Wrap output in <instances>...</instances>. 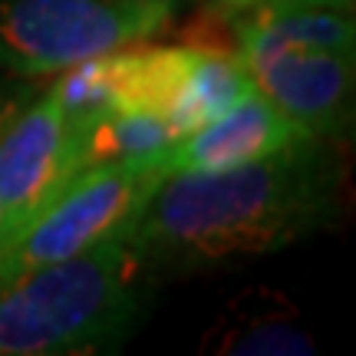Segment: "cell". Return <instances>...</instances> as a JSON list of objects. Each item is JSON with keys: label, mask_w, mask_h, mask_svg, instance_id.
Returning a JSON list of instances; mask_svg holds the SVG:
<instances>
[{"label": "cell", "mask_w": 356, "mask_h": 356, "mask_svg": "<svg viewBox=\"0 0 356 356\" xmlns=\"http://www.w3.org/2000/svg\"><path fill=\"white\" fill-rule=\"evenodd\" d=\"M79 132L83 129L66 119L50 89L0 126V211L7 221V248L66 178L83 168Z\"/></svg>", "instance_id": "cell-6"}, {"label": "cell", "mask_w": 356, "mask_h": 356, "mask_svg": "<svg viewBox=\"0 0 356 356\" xmlns=\"http://www.w3.org/2000/svg\"><path fill=\"white\" fill-rule=\"evenodd\" d=\"M238 53L254 89L307 136L343 142L353 129V10L261 0L238 26Z\"/></svg>", "instance_id": "cell-3"}, {"label": "cell", "mask_w": 356, "mask_h": 356, "mask_svg": "<svg viewBox=\"0 0 356 356\" xmlns=\"http://www.w3.org/2000/svg\"><path fill=\"white\" fill-rule=\"evenodd\" d=\"M162 181L165 172L159 168V155L76 168L0 254V287L33 267L56 264L129 234L142 204Z\"/></svg>", "instance_id": "cell-4"}, {"label": "cell", "mask_w": 356, "mask_h": 356, "mask_svg": "<svg viewBox=\"0 0 356 356\" xmlns=\"http://www.w3.org/2000/svg\"><path fill=\"white\" fill-rule=\"evenodd\" d=\"M149 3H165V7H175V0H149Z\"/></svg>", "instance_id": "cell-15"}, {"label": "cell", "mask_w": 356, "mask_h": 356, "mask_svg": "<svg viewBox=\"0 0 356 356\" xmlns=\"http://www.w3.org/2000/svg\"><path fill=\"white\" fill-rule=\"evenodd\" d=\"M254 3H261V0H221V7L231 13H244V10H251Z\"/></svg>", "instance_id": "cell-13"}, {"label": "cell", "mask_w": 356, "mask_h": 356, "mask_svg": "<svg viewBox=\"0 0 356 356\" xmlns=\"http://www.w3.org/2000/svg\"><path fill=\"white\" fill-rule=\"evenodd\" d=\"M149 267L129 234L0 287V356L99 353L126 340L142 317Z\"/></svg>", "instance_id": "cell-2"}, {"label": "cell", "mask_w": 356, "mask_h": 356, "mask_svg": "<svg viewBox=\"0 0 356 356\" xmlns=\"http://www.w3.org/2000/svg\"><path fill=\"white\" fill-rule=\"evenodd\" d=\"M172 10L149 0H0V70L56 76L79 60L155 37Z\"/></svg>", "instance_id": "cell-5"}, {"label": "cell", "mask_w": 356, "mask_h": 356, "mask_svg": "<svg viewBox=\"0 0 356 356\" xmlns=\"http://www.w3.org/2000/svg\"><path fill=\"white\" fill-rule=\"evenodd\" d=\"M225 353H310L314 346L300 330H293L280 317H254L248 330H234L228 337Z\"/></svg>", "instance_id": "cell-10"}, {"label": "cell", "mask_w": 356, "mask_h": 356, "mask_svg": "<svg viewBox=\"0 0 356 356\" xmlns=\"http://www.w3.org/2000/svg\"><path fill=\"white\" fill-rule=\"evenodd\" d=\"M340 142L307 139L221 172H175L142 204L129 241L149 270H202L304 241L340 215Z\"/></svg>", "instance_id": "cell-1"}, {"label": "cell", "mask_w": 356, "mask_h": 356, "mask_svg": "<svg viewBox=\"0 0 356 356\" xmlns=\"http://www.w3.org/2000/svg\"><path fill=\"white\" fill-rule=\"evenodd\" d=\"M7 251V221H3V211H0V254Z\"/></svg>", "instance_id": "cell-14"}, {"label": "cell", "mask_w": 356, "mask_h": 356, "mask_svg": "<svg viewBox=\"0 0 356 356\" xmlns=\"http://www.w3.org/2000/svg\"><path fill=\"white\" fill-rule=\"evenodd\" d=\"M181 132L172 119L149 109H113L79 132V165L136 162L168 149Z\"/></svg>", "instance_id": "cell-9"}, {"label": "cell", "mask_w": 356, "mask_h": 356, "mask_svg": "<svg viewBox=\"0 0 356 356\" xmlns=\"http://www.w3.org/2000/svg\"><path fill=\"white\" fill-rule=\"evenodd\" d=\"M270 3H314V7H340V10L356 7V0H270Z\"/></svg>", "instance_id": "cell-11"}, {"label": "cell", "mask_w": 356, "mask_h": 356, "mask_svg": "<svg viewBox=\"0 0 356 356\" xmlns=\"http://www.w3.org/2000/svg\"><path fill=\"white\" fill-rule=\"evenodd\" d=\"M300 139H307L304 129L254 89L211 122L178 136L159 152V168L165 178L175 172H221L274 155Z\"/></svg>", "instance_id": "cell-7"}, {"label": "cell", "mask_w": 356, "mask_h": 356, "mask_svg": "<svg viewBox=\"0 0 356 356\" xmlns=\"http://www.w3.org/2000/svg\"><path fill=\"white\" fill-rule=\"evenodd\" d=\"M251 92H254V83L241 53L218 43H198V53L185 73V83L178 89V99L168 119L185 136L191 129L211 122L215 115H221Z\"/></svg>", "instance_id": "cell-8"}, {"label": "cell", "mask_w": 356, "mask_h": 356, "mask_svg": "<svg viewBox=\"0 0 356 356\" xmlns=\"http://www.w3.org/2000/svg\"><path fill=\"white\" fill-rule=\"evenodd\" d=\"M17 109H20V106H17V96H7V92L0 89V126H3V122H7Z\"/></svg>", "instance_id": "cell-12"}]
</instances>
